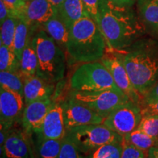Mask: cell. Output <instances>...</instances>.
Returning a JSON list of instances; mask_svg holds the SVG:
<instances>
[{
  "instance_id": "cell-1",
  "label": "cell",
  "mask_w": 158,
  "mask_h": 158,
  "mask_svg": "<svg viewBox=\"0 0 158 158\" xmlns=\"http://www.w3.org/2000/svg\"><path fill=\"white\" fill-rule=\"evenodd\" d=\"M99 28L106 39L108 49L116 51L127 48L145 33L142 21L132 9L100 0Z\"/></svg>"
},
{
  "instance_id": "cell-2",
  "label": "cell",
  "mask_w": 158,
  "mask_h": 158,
  "mask_svg": "<svg viewBox=\"0 0 158 158\" xmlns=\"http://www.w3.org/2000/svg\"><path fill=\"white\" fill-rule=\"evenodd\" d=\"M134 87L143 100L158 81V41L140 38L127 48L117 51Z\"/></svg>"
},
{
  "instance_id": "cell-3",
  "label": "cell",
  "mask_w": 158,
  "mask_h": 158,
  "mask_svg": "<svg viewBox=\"0 0 158 158\" xmlns=\"http://www.w3.org/2000/svg\"><path fill=\"white\" fill-rule=\"evenodd\" d=\"M107 47L101 30L92 18H84L70 27L67 53L74 62L86 63L100 61Z\"/></svg>"
},
{
  "instance_id": "cell-4",
  "label": "cell",
  "mask_w": 158,
  "mask_h": 158,
  "mask_svg": "<svg viewBox=\"0 0 158 158\" xmlns=\"http://www.w3.org/2000/svg\"><path fill=\"white\" fill-rule=\"evenodd\" d=\"M32 42L38 59L37 76L52 84L62 80L66 69L64 51L41 28L33 34Z\"/></svg>"
},
{
  "instance_id": "cell-5",
  "label": "cell",
  "mask_w": 158,
  "mask_h": 158,
  "mask_svg": "<svg viewBox=\"0 0 158 158\" xmlns=\"http://www.w3.org/2000/svg\"><path fill=\"white\" fill-rule=\"evenodd\" d=\"M70 84L71 90L78 92H99L119 89L101 61L82 63L73 73Z\"/></svg>"
},
{
  "instance_id": "cell-6",
  "label": "cell",
  "mask_w": 158,
  "mask_h": 158,
  "mask_svg": "<svg viewBox=\"0 0 158 158\" xmlns=\"http://www.w3.org/2000/svg\"><path fill=\"white\" fill-rule=\"evenodd\" d=\"M66 137L76 146L84 155L106 144L122 141L124 139V137L102 123L70 128L67 130Z\"/></svg>"
},
{
  "instance_id": "cell-7",
  "label": "cell",
  "mask_w": 158,
  "mask_h": 158,
  "mask_svg": "<svg viewBox=\"0 0 158 158\" xmlns=\"http://www.w3.org/2000/svg\"><path fill=\"white\" fill-rule=\"evenodd\" d=\"M70 97L90 108L104 118L116 108L131 100L120 89H110L99 92L72 90Z\"/></svg>"
},
{
  "instance_id": "cell-8",
  "label": "cell",
  "mask_w": 158,
  "mask_h": 158,
  "mask_svg": "<svg viewBox=\"0 0 158 158\" xmlns=\"http://www.w3.org/2000/svg\"><path fill=\"white\" fill-rule=\"evenodd\" d=\"M142 116L141 105L130 100L105 118L102 124L124 137L137 129Z\"/></svg>"
},
{
  "instance_id": "cell-9",
  "label": "cell",
  "mask_w": 158,
  "mask_h": 158,
  "mask_svg": "<svg viewBox=\"0 0 158 158\" xmlns=\"http://www.w3.org/2000/svg\"><path fill=\"white\" fill-rule=\"evenodd\" d=\"M100 61H101L111 74L116 86L132 101L141 105L143 102V98L134 87L124 64L123 60L117 51L107 49L104 56Z\"/></svg>"
},
{
  "instance_id": "cell-10",
  "label": "cell",
  "mask_w": 158,
  "mask_h": 158,
  "mask_svg": "<svg viewBox=\"0 0 158 158\" xmlns=\"http://www.w3.org/2000/svg\"><path fill=\"white\" fill-rule=\"evenodd\" d=\"M63 108L67 130L79 126L102 124L103 122L104 118L100 114L70 97L63 102Z\"/></svg>"
},
{
  "instance_id": "cell-11",
  "label": "cell",
  "mask_w": 158,
  "mask_h": 158,
  "mask_svg": "<svg viewBox=\"0 0 158 158\" xmlns=\"http://www.w3.org/2000/svg\"><path fill=\"white\" fill-rule=\"evenodd\" d=\"M25 107L23 96L17 92L0 88V124L10 130L22 116Z\"/></svg>"
},
{
  "instance_id": "cell-12",
  "label": "cell",
  "mask_w": 158,
  "mask_h": 158,
  "mask_svg": "<svg viewBox=\"0 0 158 158\" xmlns=\"http://www.w3.org/2000/svg\"><path fill=\"white\" fill-rule=\"evenodd\" d=\"M54 102L51 97L26 105L21 122L23 130L27 135H31L32 133H38Z\"/></svg>"
},
{
  "instance_id": "cell-13",
  "label": "cell",
  "mask_w": 158,
  "mask_h": 158,
  "mask_svg": "<svg viewBox=\"0 0 158 158\" xmlns=\"http://www.w3.org/2000/svg\"><path fill=\"white\" fill-rule=\"evenodd\" d=\"M63 102H54L43 120L37 135L49 139L62 140L66 136Z\"/></svg>"
},
{
  "instance_id": "cell-14",
  "label": "cell",
  "mask_w": 158,
  "mask_h": 158,
  "mask_svg": "<svg viewBox=\"0 0 158 158\" xmlns=\"http://www.w3.org/2000/svg\"><path fill=\"white\" fill-rule=\"evenodd\" d=\"M56 9L49 0H29L27 2L24 12L21 19L28 23L32 31L42 29L53 15Z\"/></svg>"
},
{
  "instance_id": "cell-15",
  "label": "cell",
  "mask_w": 158,
  "mask_h": 158,
  "mask_svg": "<svg viewBox=\"0 0 158 158\" xmlns=\"http://www.w3.org/2000/svg\"><path fill=\"white\" fill-rule=\"evenodd\" d=\"M27 135L23 130L11 128L3 149H0L1 158H33Z\"/></svg>"
},
{
  "instance_id": "cell-16",
  "label": "cell",
  "mask_w": 158,
  "mask_h": 158,
  "mask_svg": "<svg viewBox=\"0 0 158 158\" xmlns=\"http://www.w3.org/2000/svg\"><path fill=\"white\" fill-rule=\"evenodd\" d=\"M54 91V84L50 83L38 76L24 78L23 99L26 105L36 100L51 98Z\"/></svg>"
},
{
  "instance_id": "cell-17",
  "label": "cell",
  "mask_w": 158,
  "mask_h": 158,
  "mask_svg": "<svg viewBox=\"0 0 158 158\" xmlns=\"http://www.w3.org/2000/svg\"><path fill=\"white\" fill-rule=\"evenodd\" d=\"M56 13L69 29L79 20L90 17L82 0H65L56 9Z\"/></svg>"
},
{
  "instance_id": "cell-18",
  "label": "cell",
  "mask_w": 158,
  "mask_h": 158,
  "mask_svg": "<svg viewBox=\"0 0 158 158\" xmlns=\"http://www.w3.org/2000/svg\"><path fill=\"white\" fill-rule=\"evenodd\" d=\"M138 15L146 30L158 36V2L157 0H138Z\"/></svg>"
},
{
  "instance_id": "cell-19",
  "label": "cell",
  "mask_w": 158,
  "mask_h": 158,
  "mask_svg": "<svg viewBox=\"0 0 158 158\" xmlns=\"http://www.w3.org/2000/svg\"><path fill=\"white\" fill-rule=\"evenodd\" d=\"M42 29L56 42L57 45L67 52L70 29L55 12L54 15L43 26Z\"/></svg>"
},
{
  "instance_id": "cell-20",
  "label": "cell",
  "mask_w": 158,
  "mask_h": 158,
  "mask_svg": "<svg viewBox=\"0 0 158 158\" xmlns=\"http://www.w3.org/2000/svg\"><path fill=\"white\" fill-rule=\"evenodd\" d=\"M33 34L34 32L31 31V35L27 45L23 49L20 60V73L23 78L36 76L38 69V59L32 42Z\"/></svg>"
},
{
  "instance_id": "cell-21",
  "label": "cell",
  "mask_w": 158,
  "mask_h": 158,
  "mask_svg": "<svg viewBox=\"0 0 158 158\" xmlns=\"http://www.w3.org/2000/svg\"><path fill=\"white\" fill-rule=\"evenodd\" d=\"M37 136V150L38 158H59L62 140L45 138L40 135Z\"/></svg>"
},
{
  "instance_id": "cell-22",
  "label": "cell",
  "mask_w": 158,
  "mask_h": 158,
  "mask_svg": "<svg viewBox=\"0 0 158 158\" xmlns=\"http://www.w3.org/2000/svg\"><path fill=\"white\" fill-rule=\"evenodd\" d=\"M124 140L147 152H149L151 148L158 147V139L147 135L138 129L124 136Z\"/></svg>"
},
{
  "instance_id": "cell-23",
  "label": "cell",
  "mask_w": 158,
  "mask_h": 158,
  "mask_svg": "<svg viewBox=\"0 0 158 158\" xmlns=\"http://www.w3.org/2000/svg\"><path fill=\"white\" fill-rule=\"evenodd\" d=\"M24 78L20 72L0 71V86L23 96Z\"/></svg>"
},
{
  "instance_id": "cell-24",
  "label": "cell",
  "mask_w": 158,
  "mask_h": 158,
  "mask_svg": "<svg viewBox=\"0 0 158 158\" xmlns=\"http://www.w3.org/2000/svg\"><path fill=\"white\" fill-rule=\"evenodd\" d=\"M30 35V27L28 23L22 19H19L13 45V50L17 55L19 60H21L23 51L27 44Z\"/></svg>"
},
{
  "instance_id": "cell-25",
  "label": "cell",
  "mask_w": 158,
  "mask_h": 158,
  "mask_svg": "<svg viewBox=\"0 0 158 158\" xmlns=\"http://www.w3.org/2000/svg\"><path fill=\"white\" fill-rule=\"evenodd\" d=\"M0 71L20 72V60L14 51L0 45Z\"/></svg>"
},
{
  "instance_id": "cell-26",
  "label": "cell",
  "mask_w": 158,
  "mask_h": 158,
  "mask_svg": "<svg viewBox=\"0 0 158 158\" xmlns=\"http://www.w3.org/2000/svg\"><path fill=\"white\" fill-rule=\"evenodd\" d=\"M122 143L123 141L106 144L84 155V158H120L122 152Z\"/></svg>"
},
{
  "instance_id": "cell-27",
  "label": "cell",
  "mask_w": 158,
  "mask_h": 158,
  "mask_svg": "<svg viewBox=\"0 0 158 158\" xmlns=\"http://www.w3.org/2000/svg\"><path fill=\"white\" fill-rule=\"evenodd\" d=\"M19 20V18L9 16L3 23H1V45L13 49V40Z\"/></svg>"
},
{
  "instance_id": "cell-28",
  "label": "cell",
  "mask_w": 158,
  "mask_h": 158,
  "mask_svg": "<svg viewBox=\"0 0 158 158\" xmlns=\"http://www.w3.org/2000/svg\"><path fill=\"white\" fill-rule=\"evenodd\" d=\"M137 129L158 139V115L149 114L143 116Z\"/></svg>"
},
{
  "instance_id": "cell-29",
  "label": "cell",
  "mask_w": 158,
  "mask_h": 158,
  "mask_svg": "<svg viewBox=\"0 0 158 158\" xmlns=\"http://www.w3.org/2000/svg\"><path fill=\"white\" fill-rule=\"evenodd\" d=\"M59 158H84V155L68 137L62 139Z\"/></svg>"
},
{
  "instance_id": "cell-30",
  "label": "cell",
  "mask_w": 158,
  "mask_h": 158,
  "mask_svg": "<svg viewBox=\"0 0 158 158\" xmlns=\"http://www.w3.org/2000/svg\"><path fill=\"white\" fill-rule=\"evenodd\" d=\"M149 152L138 149L123 140L122 152L120 158H148Z\"/></svg>"
},
{
  "instance_id": "cell-31",
  "label": "cell",
  "mask_w": 158,
  "mask_h": 158,
  "mask_svg": "<svg viewBox=\"0 0 158 158\" xmlns=\"http://www.w3.org/2000/svg\"><path fill=\"white\" fill-rule=\"evenodd\" d=\"M7 9L9 10L10 16L21 19L24 12L26 2L23 0H2Z\"/></svg>"
},
{
  "instance_id": "cell-32",
  "label": "cell",
  "mask_w": 158,
  "mask_h": 158,
  "mask_svg": "<svg viewBox=\"0 0 158 158\" xmlns=\"http://www.w3.org/2000/svg\"><path fill=\"white\" fill-rule=\"evenodd\" d=\"M90 18L98 23L100 15V0H82Z\"/></svg>"
},
{
  "instance_id": "cell-33",
  "label": "cell",
  "mask_w": 158,
  "mask_h": 158,
  "mask_svg": "<svg viewBox=\"0 0 158 158\" xmlns=\"http://www.w3.org/2000/svg\"><path fill=\"white\" fill-rule=\"evenodd\" d=\"M142 115L155 114L158 115V100L147 102H142L141 104Z\"/></svg>"
},
{
  "instance_id": "cell-34",
  "label": "cell",
  "mask_w": 158,
  "mask_h": 158,
  "mask_svg": "<svg viewBox=\"0 0 158 158\" xmlns=\"http://www.w3.org/2000/svg\"><path fill=\"white\" fill-rule=\"evenodd\" d=\"M158 100V81L156 83V84L153 86V88L148 92L147 95L144 97L142 102L154 101V100Z\"/></svg>"
},
{
  "instance_id": "cell-35",
  "label": "cell",
  "mask_w": 158,
  "mask_h": 158,
  "mask_svg": "<svg viewBox=\"0 0 158 158\" xmlns=\"http://www.w3.org/2000/svg\"><path fill=\"white\" fill-rule=\"evenodd\" d=\"M9 16V10L7 9L5 4L2 0H0V22H1V23H3Z\"/></svg>"
},
{
  "instance_id": "cell-36",
  "label": "cell",
  "mask_w": 158,
  "mask_h": 158,
  "mask_svg": "<svg viewBox=\"0 0 158 158\" xmlns=\"http://www.w3.org/2000/svg\"><path fill=\"white\" fill-rule=\"evenodd\" d=\"M117 5L125 6V7H132L136 0H109Z\"/></svg>"
},
{
  "instance_id": "cell-37",
  "label": "cell",
  "mask_w": 158,
  "mask_h": 158,
  "mask_svg": "<svg viewBox=\"0 0 158 158\" xmlns=\"http://www.w3.org/2000/svg\"><path fill=\"white\" fill-rule=\"evenodd\" d=\"M149 157L152 158H158V147H152L149 149Z\"/></svg>"
},
{
  "instance_id": "cell-38",
  "label": "cell",
  "mask_w": 158,
  "mask_h": 158,
  "mask_svg": "<svg viewBox=\"0 0 158 158\" xmlns=\"http://www.w3.org/2000/svg\"><path fill=\"white\" fill-rule=\"evenodd\" d=\"M64 1L65 0H49V2H50L51 5H53V7H54L55 9H56L57 7H58L62 2H64Z\"/></svg>"
},
{
  "instance_id": "cell-39",
  "label": "cell",
  "mask_w": 158,
  "mask_h": 158,
  "mask_svg": "<svg viewBox=\"0 0 158 158\" xmlns=\"http://www.w3.org/2000/svg\"><path fill=\"white\" fill-rule=\"evenodd\" d=\"M23 1H25V2H28V1H29V0H23Z\"/></svg>"
},
{
  "instance_id": "cell-40",
  "label": "cell",
  "mask_w": 158,
  "mask_h": 158,
  "mask_svg": "<svg viewBox=\"0 0 158 158\" xmlns=\"http://www.w3.org/2000/svg\"><path fill=\"white\" fill-rule=\"evenodd\" d=\"M148 158H152V157H148Z\"/></svg>"
},
{
  "instance_id": "cell-41",
  "label": "cell",
  "mask_w": 158,
  "mask_h": 158,
  "mask_svg": "<svg viewBox=\"0 0 158 158\" xmlns=\"http://www.w3.org/2000/svg\"><path fill=\"white\" fill-rule=\"evenodd\" d=\"M157 2H158V0H157Z\"/></svg>"
}]
</instances>
